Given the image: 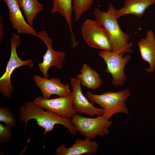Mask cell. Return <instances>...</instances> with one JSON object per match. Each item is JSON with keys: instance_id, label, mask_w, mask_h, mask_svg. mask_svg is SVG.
Returning a JSON list of instances; mask_svg holds the SVG:
<instances>
[{"instance_id": "6da1fadb", "label": "cell", "mask_w": 155, "mask_h": 155, "mask_svg": "<svg viewBox=\"0 0 155 155\" xmlns=\"http://www.w3.org/2000/svg\"><path fill=\"white\" fill-rule=\"evenodd\" d=\"M34 101H27L19 108V119L24 123L25 132L26 133L27 123L31 119L36 120L37 125L44 130V139L46 134L53 131L55 125L60 124L65 126L69 133L75 135L78 131L71 120L63 117L51 111H44Z\"/></svg>"}, {"instance_id": "7a4b0ae2", "label": "cell", "mask_w": 155, "mask_h": 155, "mask_svg": "<svg viewBox=\"0 0 155 155\" xmlns=\"http://www.w3.org/2000/svg\"><path fill=\"white\" fill-rule=\"evenodd\" d=\"M116 9L110 3L106 12L95 8L93 14L95 20L106 30L108 36L112 51L123 56L132 52V43H129L130 36L121 29L115 16Z\"/></svg>"}, {"instance_id": "3957f363", "label": "cell", "mask_w": 155, "mask_h": 155, "mask_svg": "<svg viewBox=\"0 0 155 155\" xmlns=\"http://www.w3.org/2000/svg\"><path fill=\"white\" fill-rule=\"evenodd\" d=\"M131 95L128 89L116 92L106 91L100 94H94L90 91L86 93L89 101L93 104H98L102 108V115L108 119L118 113L129 115L125 100Z\"/></svg>"}, {"instance_id": "277c9868", "label": "cell", "mask_w": 155, "mask_h": 155, "mask_svg": "<svg viewBox=\"0 0 155 155\" xmlns=\"http://www.w3.org/2000/svg\"><path fill=\"white\" fill-rule=\"evenodd\" d=\"M20 35L16 33H12L10 40L11 51L10 57L7 62L6 70L0 78V92L8 98H11L14 87L11 82V76L17 68L24 65L32 69L34 66L33 61L31 59L22 60L18 56L17 49L21 44Z\"/></svg>"}, {"instance_id": "5b68a950", "label": "cell", "mask_w": 155, "mask_h": 155, "mask_svg": "<svg viewBox=\"0 0 155 155\" xmlns=\"http://www.w3.org/2000/svg\"><path fill=\"white\" fill-rule=\"evenodd\" d=\"M71 120L78 132L90 140L97 136L103 137L108 134V128L113 122L102 115L89 118L77 113L72 117Z\"/></svg>"}, {"instance_id": "8992f818", "label": "cell", "mask_w": 155, "mask_h": 155, "mask_svg": "<svg viewBox=\"0 0 155 155\" xmlns=\"http://www.w3.org/2000/svg\"><path fill=\"white\" fill-rule=\"evenodd\" d=\"M81 31L84 39L90 47L104 51H112L106 31L95 20L86 19L82 24Z\"/></svg>"}, {"instance_id": "52a82bcc", "label": "cell", "mask_w": 155, "mask_h": 155, "mask_svg": "<svg viewBox=\"0 0 155 155\" xmlns=\"http://www.w3.org/2000/svg\"><path fill=\"white\" fill-rule=\"evenodd\" d=\"M106 65L104 72L110 73L112 78V83L116 86H122L126 80L124 72L125 67L131 56L129 55L125 57L112 51H102L98 53Z\"/></svg>"}, {"instance_id": "ba28073f", "label": "cell", "mask_w": 155, "mask_h": 155, "mask_svg": "<svg viewBox=\"0 0 155 155\" xmlns=\"http://www.w3.org/2000/svg\"><path fill=\"white\" fill-rule=\"evenodd\" d=\"M37 37L45 43L47 46L46 51L43 57V61L39 63L38 66L43 77L48 78V71L49 69L51 67L54 66L58 69H61L66 55L63 51H55L52 48L53 40L45 30L38 32Z\"/></svg>"}, {"instance_id": "9c48e42d", "label": "cell", "mask_w": 155, "mask_h": 155, "mask_svg": "<svg viewBox=\"0 0 155 155\" xmlns=\"http://www.w3.org/2000/svg\"><path fill=\"white\" fill-rule=\"evenodd\" d=\"M72 100L71 92L67 96L53 99H46L39 96L33 101L44 109L71 120L72 117L77 113L72 106Z\"/></svg>"}, {"instance_id": "30bf717a", "label": "cell", "mask_w": 155, "mask_h": 155, "mask_svg": "<svg viewBox=\"0 0 155 155\" xmlns=\"http://www.w3.org/2000/svg\"><path fill=\"white\" fill-rule=\"evenodd\" d=\"M70 81L72 90V104L76 113L80 114H87L91 117L95 115H102L103 109L95 107L83 94L80 80L72 77Z\"/></svg>"}, {"instance_id": "8fae6325", "label": "cell", "mask_w": 155, "mask_h": 155, "mask_svg": "<svg viewBox=\"0 0 155 155\" xmlns=\"http://www.w3.org/2000/svg\"><path fill=\"white\" fill-rule=\"evenodd\" d=\"M33 79L35 85L41 90L42 96L45 98H50L52 95H57L59 97H65L71 93L69 85L62 84L59 78L49 79L34 75Z\"/></svg>"}, {"instance_id": "7c38bea8", "label": "cell", "mask_w": 155, "mask_h": 155, "mask_svg": "<svg viewBox=\"0 0 155 155\" xmlns=\"http://www.w3.org/2000/svg\"><path fill=\"white\" fill-rule=\"evenodd\" d=\"M3 0L8 7L9 20L17 33L37 36V32L25 20L17 0Z\"/></svg>"}, {"instance_id": "4fadbf2b", "label": "cell", "mask_w": 155, "mask_h": 155, "mask_svg": "<svg viewBox=\"0 0 155 155\" xmlns=\"http://www.w3.org/2000/svg\"><path fill=\"white\" fill-rule=\"evenodd\" d=\"M98 148V144L95 141L88 138L83 140L77 138L73 144L69 147L66 148L64 144H61L56 149L55 154L56 155H93L97 153Z\"/></svg>"}, {"instance_id": "5bb4252c", "label": "cell", "mask_w": 155, "mask_h": 155, "mask_svg": "<svg viewBox=\"0 0 155 155\" xmlns=\"http://www.w3.org/2000/svg\"><path fill=\"white\" fill-rule=\"evenodd\" d=\"M137 45L142 58L149 65V68L145 70L152 73L155 69V36L153 31H147L146 38H141Z\"/></svg>"}, {"instance_id": "9a60e30c", "label": "cell", "mask_w": 155, "mask_h": 155, "mask_svg": "<svg viewBox=\"0 0 155 155\" xmlns=\"http://www.w3.org/2000/svg\"><path fill=\"white\" fill-rule=\"evenodd\" d=\"M73 0H53V6L51 13L58 12L63 17L68 26L71 36L72 46L75 47L78 44L75 36L72 26V14L73 11L72 1Z\"/></svg>"}, {"instance_id": "2e32d148", "label": "cell", "mask_w": 155, "mask_h": 155, "mask_svg": "<svg viewBox=\"0 0 155 155\" xmlns=\"http://www.w3.org/2000/svg\"><path fill=\"white\" fill-rule=\"evenodd\" d=\"M155 3V0H125L124 6L116 10L115 16L117 19L126 15L131 14L140 18L146 10Z\"/></svg>"}, {"instance_id": "e0dca14e", "label": "cell", "mask_w": 155, "mask_h": 155, "mask_svg": "<svg viewBox=\"0 0 155 155\" xmlns=\"http://www.w3.org/2000/svg\"><path fill=\"white\" fill-rule=\"evenodd\" d=\"M80 72L76 78L80 80L83 86L89 89L95 90L102 84V81L98 73L87 63L83 64Z\"/></svg>"}, {"instance_id": "ac0fdd59", "label": "cell", "mask_w": 155, "mask_h": 155, "mask_svg": "<svg viewBox=\"0 0 155 155\" xmlns=\"http://www.w3.org/2000/svg\"><path fill=\"white\" fill-rule=\"evenodd\" d=\"M22 9L27 23L33 27L34 18L43 10V6L38 0H17Z\"/></svg>"}, {"instance_id": "d6986e66", "label": "cell", "mask_w": 155, "mask_h": 155, "mask_svg": "<svg viewBox=\"0 0 155 155\" xmlns=\"http://www.w3.org/2000/svg\"><path fill=\"white\" fill-rule=\"evenodd\" d=\"M94 0H73V10L76 21L79 20L83 14L90 9Z\"/></svg>"}, {"instance_id": "ffe728a7", "label": "cell", "mask_w": 155, "mask_h": 155, "mask_svg": "<svg viewBox=\"0 0 155 155\" xmlns=\"http://www.w3.org/2000/svg\"><path fill=\"white\" fill-rule=\"evenodd\" d=\"M0 122L4 123L6 125L12 128L16 125L17 120L13 113L9 108L1 107Z\"/></svg>"}, {"instance_id": "44dd1931", "label": "cell", "mask_w": 155, "mask_h": 155, "mask_svg": "<svg viewBox=\"0 0 155 155\" xmlns=\"http://www.w3.org/2000/svg\"><path fill=\"white\" fill-rule=\"evenodd\" d=\"M11 128L0 123V143L1 144L7 143L10 140L12 135Z\"/></svg>"}, {"instance_id": "7402d4cb", "label": "cell", "mask_w": 155, "mask_h": 155, "mask_svg": "<svg viewBox=\"0 0 155 155\" xmlns=\"http://www.w3.org/2000/svg\"><path fill=\"white\" fill-rule=\"evenodd\" d=\"M3 17L1 14L0 15V42H1L4 36L3 32Z\"/></svg>"}]
</instances>
